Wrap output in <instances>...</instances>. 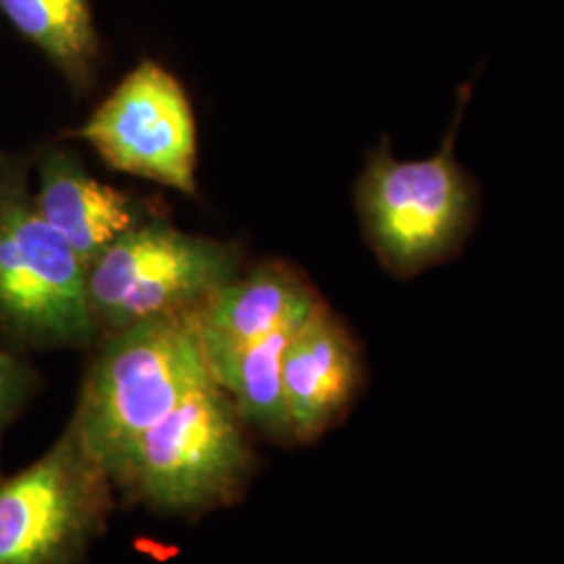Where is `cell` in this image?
<instances>
[{
	"instance_id": "8992f818",
	"label": "cell",
	"mask_w": 564,
	"mask_h": 564,
	"mask_svg": "<svg viewBox=\"0 0 564 564\" xmlns=\"http://www.w3.org/2000/svg\"><path fill=\"white\" fill-rule=\"evenodd\" d=\"M0 323L28 341L86 345L99 333L88 268L36 205L0 203Z\"/></svg>"
},
{
	"instance_id": "8fae6325",
	"label": "cell",
	"mask_w": 564,
	"mask_h": 564,
	"mask_svg": "<svg viewBox=\"0 0 564 564\" xmlns=\"http://www.w3.org/2000/svg\"><path fill=\"white\" fill-rule=\"evenodd\" d=\"M0 13L65 78L78 86L90 80L99 59L90 0H0Z\"/></svg>"
},
{
	"instance_id": "52a82bcc",
	"label": "cell",
	"mask_w": 564,
	"mask_h": 564,
	"mask_svg": "<svg viewBox=\"0 0 564 564\" xmlns=\"http://www.w3.org/2000/svg\"><path fill=\"white\" fill-rule=\"evenodd\" d=\"M78 137L111 167L195 195L197 134L181 82L142 61L101 102Z\"/></svg>"
},
{
	"instance_id": "30bf717a",
	"label": "cell",
	"mask_w": 564,
	"mask_h": 564,
	"mask_svg": "<svg viewBox=\"0 0 564 564\" xmlns=\"http://www.w3.org/2000/svg\"><path fill=\"white\" fill-rule=\"evenodd\" d=\"M41 181L39 214L78 253L86 268L137 226L130 199L118 188L88 176L80 163L65 153L46 158Z\"/></svg>"
},
{
	"instance_id": "7c38bea8",
	"label": "cell",
	"mask_w": 564,
	"mask_h": 564,
	"mask_svg": "<svg viewBox=\"0 0 564 564\" xmlns=\"http://www.w3.org/2000/svg\"><path fill=\"white\" fill-rule=\"evenodd\" d=\"M302 324H289L272 333L212 375L214 383L235 403L242 423L281 444H293L282 391V362Z\"/></svg>"
},
{
	"instance_id": "7a4b0ae2",
	"label": "cell",
	"mask_w": 564,
	"mask_h": 564,
	"mask_svg": "<svg viewBox=\"0 0 564 564\" xmlns=\"http://www.w3.org/2000/svg\"><path fill=\"white\" fill-rule=\"evenodd\" d=\"M212 381L195 312L147 318L107 335L72 426L109 473L142 433Z\"/></svg>"
},
{
	"instance_id": "ba28073f",
	"label": "cell",
	"mask_w": 564,
	"mask_h": 564,
	"mask_svg": "<svg viewBox=\"0 0 564 564\" xmlns=\"http://www.w3.org/2000/svg\"><path fill=\"white\" fill-rule=\"evenodd\" d=\"M362 384L360 349L323 305L284 351L282 391L293 444H312L339 423Z\"/></svg>"
},
{
	"instance_id": "6da1fadb",
	"label": "cell",
	"mask_w": 564,
	"mask_h": 564,
	"mask_svg": "<svg viewBox=\"0 0 564 564\" xmlns=\"http://www.w3.org/2000/svg\"><path fill=\"white\" fill-rule=\"evenodd\" d=\"M253 473L247 424L214 381L142 433L109 468L121 498L188 519L237 505Z\"/></svg>"
},
{
	"instance_id": "3957f363",
	"label": "cell",
	"mask_w": 564,
	"mask_h": 564,
	"mask_svg": "<svg viewBox=\"0 0 564 564\" xmlns=\"http://www.w3.org/2000/svg\"><path fill=\"white\" fill-rule=\"evenodd\" d=\"M464 82L440 151L419 162H400L379 147L358 182L364 232L384 268L400 279L454 258L479 218V191L456 158V134L473 97Z\"/></svg>"
},
{
	"instance_id": "5b68a950",
	"label": "cell",
	"mask_w": 564,
	"mask_h": 564,
	"mask_svg": "<svg viewBox=\"0 0 564 564\" xmlns=\"http://www.w3.org/2000/svg\"><path fill=\"white\" fill-rule=\"evenodd\" d=\"M237 263L218 242L163 224H137L88 268V295L99 330L167 314L197 312L235 276Z\"/></svg>"
},
{
	"instance_id": "277c9868",
	"label": "cell",
	"mask_w": 564,
	"mask_h": 564,
	"mask_svg": "<svg viewBox=\"0 0 564 564\" xmlns=\"http://www.w3.org/2000/svg\"><path fill=\"white\" fill-rule=\"evenodd\" d=\"M116 494L67 424L41 460L0 481V564H82L107 529Z\"/></svg>"
},
{
	"instance_id": "9c48e42d",
	"label": "cell",
	"mask_w": 564,
	"mask_h": 564,
	"mask_svg": "<svg viewBox=\"0 0 564 564\" xmlns=\"http://www.w3.org/2000/svg\"><path fill=\"white\" fill-rule=\"evenodd\" d=\"M323 305L314 289L284 265H265L226 282L195 312L209 372L284 326L305 323Z\"/></svg>"
},
{
	"instance_id": "4fadbf2b",
	"label": "cell",
	"mask_w": 564,
	"mask_h": 564,
	"mask_svg": "<svg viewBox=\"0 0 564 564\" xmlns=\"http://www.w3.org/2000/svg\"><path fill=\"white\" fill-rule=\"evenodd\" d=\"M23 393V372L7 351L0 349V431L18 408Z\"/></svg>"
}]
</instances>
